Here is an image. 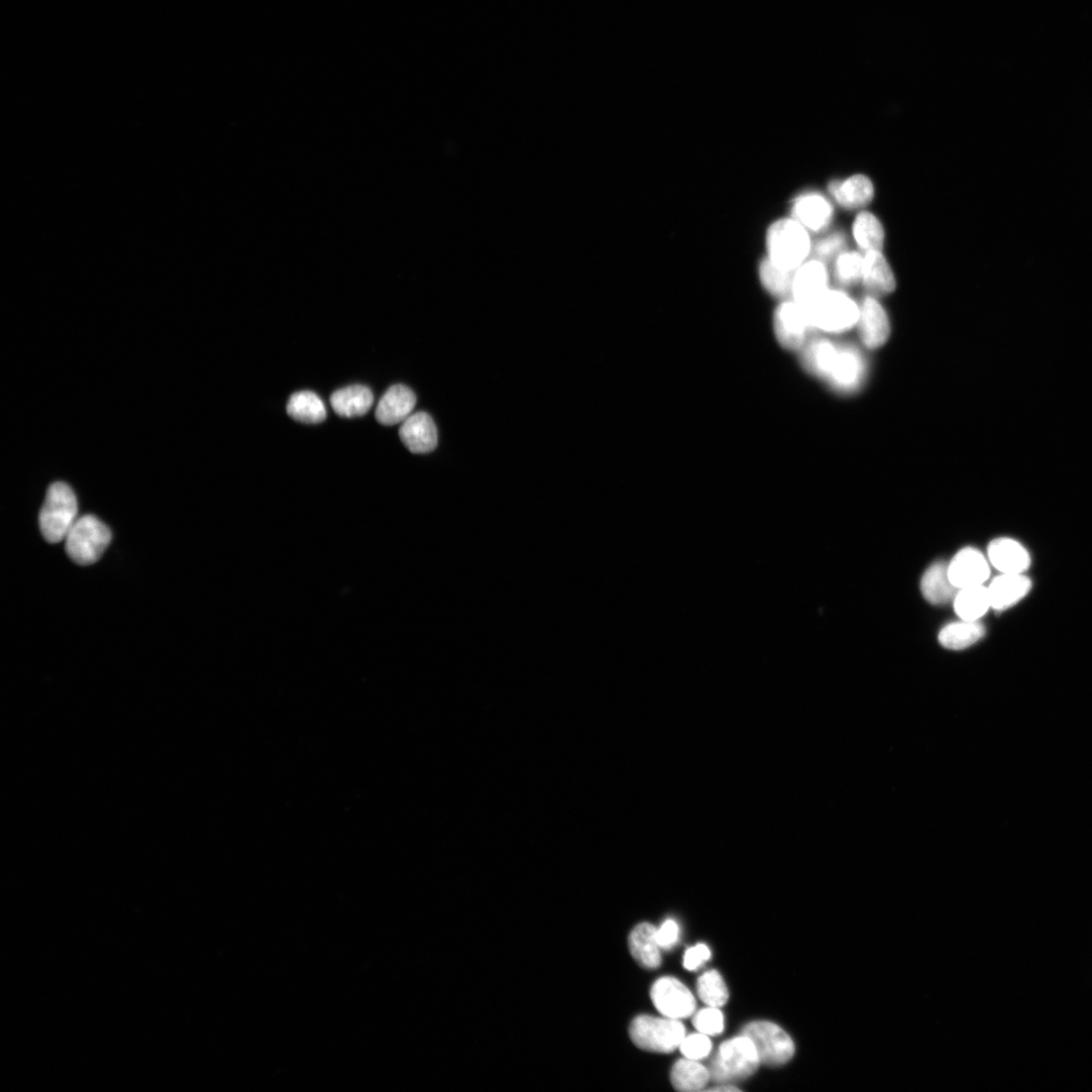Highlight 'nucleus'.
<instances>
[{"instance_id": "7", "label": "nucleus", "mask_w": 1092, "mask_h": 1092, "mask_svg": "<svg viewBox=\"0 0 1092 1092\" xmlns=\"http://www.w3.org/2000/svg\"><path fill=\"white\" fill-rule=\"evenodd\" d=\"M741 1035L751 1040L762 1064L780 1066L794 1056L793 1040L776 1024L752 1022L742 1029Z\"/></svg>"}, {"instance_id": "14", "label": "nucleus", "mask_w": 1092, "mask_h": 1092, "mask_svg": "<svg viewBox=\"0 0 1092 1092\" xmlns=\"http://www.w3.org/2000/svg\"><path fill=\"white\" fill-rule=\"evenodd\" d=\"M830 275L825 262L812 258L793 272L791 300L806 306L829 290Z\"/></svg>"}, {"instance_id": "8", "label": "nucleus", "mask_w": 1092, "mask_h": 1092, "mask_svg": "<svg viewBox=\"0 0 1092 1092\" xmlns=\"http://www.w3.org/2000/svg\"><path fill=\"white\" fill-rule=\"evenodd\" d=\"M804 308L793 300H785L774 314V332L778 343L788 351H801L812 332Z\"/></svg>"}, {"instance_id": "11", "label": "nucleus", "mask_w": 1092, "mask_h": 1092, "mask_svg": "<svg viewBox=\"0 0 1092 1092\" xmlns=\"http://www.w3.org/2000/svg\"><path fill=\"white\" fill-rule=\"evenodd\" d=\"M859 307L858 326L864 346L871 350L883 347L891 336V323L885 308L872 296H866Z\"/></svg>"}, {"instance_id": "37", "label": "nucleus", "mask_w": 1092, "mask_h": 1092, "mask_svg": "<svg viewBox=\"0 0 1092 1092\" xmlns=\"http://www.w3.org/2000/svg\"><path fill=\"white\" fill-rule=\"evenodd\" d=\"M679 939V927L673 920L666 921L662 927L657 930V942L662 949H669L673 947Z\"/></svg>"}, {"instance_id": "10", "label": "nucleus", "mask_w": 1092, "mask_h": 1092, "mask_svg": "<svg viewBox=\"0 0 1092 1092\" xmlns=\"http://www.w3.org/2000/svg\"><path fill=\"white\" fill-rule=\"evenodd\" d=\"M791 216L809 233H821L833 222L834 206L823 193L806 191L792 200Z\"/></svg>"}, {"instance_id": "4", "label": "nucleus", "mask_w": 1092, "mask_h": 1092, "mask_svg": "<svg viewBox=\"0 0 1092 1092\" xmlns=\"http://www.w3.org/2000/svg\"><path fill=\"white\" fill-rule=\"evenodd\" d=\"M78 505L72 489L65 483H55L48 489L40 512V528L50 543L65 540L77 520Z\"/></svg>"}, {"instance_id": "22", "label": "nucleus", "mask_w": 1092, "mask_h": 1092, "mask_svg": "<svg viewBox=\"0 0 1092 1092\" xmlns=\"http://www.w3.org/2000/svg\"><path fill=\"white\" fill-rule=\"evenodd\" d=\"M331 403L339 416L356 418L366 415L371 410L374 395L368 387L355 385L335 392Z\"/></svg>"}, {"instance_id": "13", "label": "nucleus", "mask_w": 1092, "mask_h": 1092, "mask_svg": "<svg viewBox=\"0 0 1092 1092\" xmlns=\"http://www.w3.org/2000/svg\"><path fill=\"white\" fill-rule=\"evenodd\" d=\"M866 376V363L858 350L840 347L828 383L836 391L850 394L862 386Z\"/></svg>"}, {"instance_id": "33", "label": "nucleus", "mask_w": 1092, "mask_h": 1092, "mask_svg": "<svg viewBox=\"0 0 1092 1092\" xmlns=\"http://www.w3.org/2000/svg\"><path fill=\"white\" fill-rule=\"evenodd\" d=\"M846 236L842 232H835L825 236L812 244L811 254L814 258L830 261L841 254L846 247Z\"/></svg>"}, {"instance_id": "1", "label": "nucleus", "mask_w": 1092, "mask_h": 1092, "mask_svg": "<svg viewBox=\"0 0 1092 1092\" xmlns=\"http://www.w3.org/2000/svg\"><path fill=\"white\" fill-rule=\"evenodd\" d=\"M810 233L792 216L770 225L766 234L767 255L776 265L794 271L811 255Z\"/></svg>"}, {"instance_id": "29", "label": "nucleus", "mask_w": 1092, "mask_h": 1092, "mask_svg": "<svg viewBox=\"0 0 1092 1092\" xmlns=\"http://www.w3.org/2000/svg\"><path fill=\"white\" fill-rule=\"evenodd\" d=\"M710 1080L708 1068L698 1063L697 1060L680 1059L671 1071L673 1086L679 1091L702 1090Z\"/></svg>"}, {"instance_id": "24", "label": "nucleus", "mask_w": 1092, "mask_h": 1092, "mask_svg": "<svg viewBox=\"0 0 1092 1092\" xmlns=\"http://www.w3.org/2000/svg\"><path fill=\"white\" fill-rule=\"evenodd\" d=\"M839 348L827 340L812 341L802 350V366L811 375L827 380L833 370Z\"/></svg>"}, {"instance_id": "16", "label": "nucleus", "mask_w": 1092, "mask_h": 1092, "mask_svg": "<svg viewBox=\"0 0 1092 1092\" xmlns=\"http://www.w3.org/2000/svg\"><path fill=\"white\" fill-rule=\"evenodd\" d=\"M989 559L1002 574H1025L1032 559L1025 546L1010 537L993 540L989 546Z\"/></svg>"}, {"instance_id": "31", "label": "nucleus", "mask_w": 1092, "mask_h": 1092, "mask_svg": "<svg viewBox=\"0 0 1092 1092\" xmlns=\"http://www.w3.org/2000/svg\"><path fill=\"white\" fill-rule=\"evenodd\" d=\"M697 992L701 1001L708 1007H723L728 1000L727 988L716 970H710L698 979Z\"/></svg>"}, {"instance_id": "20", "label": "nucleus", "mask_w": 1092, "mask_h": 1092, "mask_svg": "<svg viewBox=\"0 0 1092 1092\" xmlns=\"http://www.w3.org/2000/svg\"><path fill=\"white\" fill-rule=\"evenodd\" d=\"M861 282L869 292L880 296L889 295L896 290L895 274L882 250L865 253Z\"/></svg>"}, {"instance_id": "26", "label": "nucleus", "mask_w": 1092, "mask_h": 1092, "mask_svg": "<svg viewBox=\"0 0 1092 1092\" xmlns=\"http://www.w3.org/2000/svg\"><path fill=\"white\" fill-rule=\"evenodd\" d=\"M954 605L962 620L979 621L992 608L989 589L985 585L960 589Z\"/></svg>"}, {"instance_id": "3", "label": "nucleus", "mask_w": 1092, "mask_h": 1092, "mask_svg": "<svg viewBox=\"0 0 1092 1092\" xmlns=\"http://www.w3.org/2000/svg\"><path fill=\"white\" fill-rule=\"evenodd\" d=\"M759 1058L751 1040L743 1035L723 1042L708 1066L710 1079L727 1084L752 1075Z\"/></svg>"}, {"instance_id": "32", "label": "nucleus", "mask_w": 1092, "mask_h": 1092, "mask_svg": "<svg viewBox=\"0 0 1092 1092\" xmlns=\"http://www.w3.org/2000/svg\"><path fill=\"white\" fill-rule=\"evenodd\" d=\"M863 266V254L844 250L836 257L834 275L840 285L850 287L862 281Z\"/></svg>"}, {"instance_id": "36", "label": "nucleus", "mask_w": 1092, "mask_h": 1092, "mask_svg": "<svg viewBox=\"0 0 1092 1092\" xmlns=\"http://www.w3.org/2000/svg\"><path fill=\"white\" fill-rule=\"evenodd\" d=\"M711 958V952L704 944L688 949L684 956V967L689 971L697 970Z\"/></svg>"}, {"instance_id": "38", "label": "nucleus", "mask_w": 1092, "mask_h": 1092, "mask_svg": "<svg viewBox=\"0 0 1092 1092\" xmlns=\"http://www.w3.org/2000/svg\"><path fill=\"white\" fill-rule=\"evenodd\" d=\"M709 1091H740L739 1088L733 1085L723 1084L722 1086H716L709 1089Z\"/></svg>"}, {"instance_id": "25", "label": "nucleus", "mask_w": 1092, "mask_h": 1092, "mask_svg": "<svg viewBox=\"0 0 1092 1092\" xmlns=\"http://www.w3.org/2000/svg\"><path fill=\"white\" fill-rule=\"evenodd\" d=\"M958 590L951 582L948 566L939 562L930 567L922 579V592L932 604L941 605L955 599Z\"/></svg>"}, {"instance_id": "30", "label": "nucleus", "mask_w": 1092, "mask_h": 1092, "mask_svg": "<svg viewBox=\"0 0 1092 1092\" xmlns=\"http://www.w3.org/2000/svg\"><path fill=\"white\" fill-rule=\"evenodd\" d=\"M291 418L306 424H318L326 419L327 411L318 395L310 391L294 394L287 405Z\"/></svg>"}, {"instance_id": "9", "label": "nucleus", "mask_w": 1092, "mask_h": 1092, "mask_svg": "<svg viewBox=\"0 0 1092 1092\" xmlns=\"http://www.w3.org/2000/svg\"><path fill=\"white\" fill-rule=\"evenodd\" d=\"M650 998L665 1017L682 1020L692 1016L696 1002L692 993L674 977H662L653 983Z\"/></svg>"}, {"instance_id": "5", "label": "nucleus", "mask_w": 1092, "mask_h": 1092, "mask_svg": "<svg viewBox=\"0 0 1092 1092\" xmlns=\"http://www.w3.org/2000/svg\"><path fill=\"white\" fill-rule=\"evenodd\" d=\"M112 541V532L98 518H78L65 538L69 558L80 566L96 563Z\"/></svg>"}, {"instance_id": "12", "label": "nucleus", "mask_w": 1092, "mask_h": 1092, "mask_svg": "<svg viewBox=\"0 0 1092 1092\" xmlns=\"http://www.w3.org/2000/svg\"><path fill=\"white\" fill-rule=\"evenodd\" d=\"M952 584L958 589L981 586L989 580L990 564L980 551L967 548L959 552L948 565Z\"/></svg>"}, {"instance_id": "21", "label": "nucleus", "mask_w": 1092, "mask_h": 1092, "mask_svg": "<svg viewBox=\"0 0 1092 1092\" xmlns=\"http://www.w3.org/2000/svg\"><path fill=\"white\" fill-rule=\"evenodd\" d=\"M629 950L635 961L645 969L658 968L662 963L657 929L643 923L636 926L628 939Z\"/></svg>"}, {"instance_id": "19", "label": "nucleus", "mask_w": 1092, "mask_h": 1092, "mask_svg": "<svg viewBox=\"0 0 1092 1092\" xmlns=\"http://www.w3.org/2000/svg\"><path fill=\"white\" fill-rule=\"evenodd\" d=\"M992 608L1005 611L1022 601L1032 590V581L1025 574H1002L990 585Z\"/></svg>"}, {"instance_id": "28", "label": "nucleus", "mask_w": 1092, "mask_h": 1092, "mask_svg": "<svg viewBox=\"0 0 1092 1092\" xmlns=\"http://www.w3.org/2000/svg\"><path fill=\"white\" fill-rule=\"evenodd\" d=\"M985 635L986 627L979 621L961 620L945 626L939 639L946 648L959 650L975 644Z\"/></svg>"}, {"instance_id": "6", "label": "nucleus", "mask_w": 1092, "mask_h": 1092, "mask_svg": "<svg viewBox=\"0 0 1092 1092\" xmlns=\"http://www.w3.org/2000/svg\"><path fill=\"white\" fill-rule=\"evenodd\" d=\"M629 1035L642 1050L671 1053L680 1047L686 1030L679 1020L638 1016L630 1025Z\"/></svg>"}, {"instance_id": "23", "label": "nucleus", "mask_w": 1092, "mask_h": 1092, "mask_svg": "<svg viewBox=\"0 0 1092 1092\" xmlns=\"http://www.w3.org/2000/svg\"><path fill=\"white\" fill-rule=\"evenodd\" d=\"M853 237L858 247L866 253L884 248L886 231L876 214L864 210L855 217Z\"/></svg>"}, {"instance_id": "34", "label": "nucleus", "mask_w": 1092, "mask_h": 1092, "mask_svg": "<svg viewBox=\"0 0 1092 1092\" xmlns=\"http://www.w3.org/2000/svg\"><path fill=\"white\" fill-rule=\"evenodd\" d=\"M693 1025L704 1035L717 1036L724 1030V1018L718 1008L709 1007L696 1014Z\"/></svg>"}, {"instance_id": "2", "label": "nucleus", "mask_w": 1092, "mask_h": 1092, "mask_svg": "<svg viewBox=\"0 0 1092 1092\" xmlns=\"http://www.w3.org/2000/svg\"><path fill=\"white\" fill-rule=\"evenodd\" d=\"M802 307L813 331L840 334L858 324L860 307L842 291L829 289L812 303Z\"/></svg>"}, {"instance_id": "27", "label": "nucleus", "mask_w": 1092, "mask_h": 1092, "mask_svg": "<svg viewBox=\"0 0 1092 1092\" xmlns=\"http://www.w3.org/2000/svg\"><path fill=\"white\" fill-rule=\"evenodd\" d=\"M793 272L776 265L766 256L761 258L757 266L762 288L782 300H791Z\"/></svg>"}, {"instance_id": "35", "label": "nucleus", "mask_w": 1092, "mask_h": 1092, "mask_svg": "<svg viewBox=\"0 0 1092 1092\" xmlns=\"http://www.w3.org/2000/svg\"><path fill=\"white\" fill-rule=\"evenodd\" d=\"M679 1048L686 1058L698 1061L709 1055L712 1043L707 1035L692 1034L685 1036Z\"/></svg>"}, {"instance_id": "15", "label": "nucleus", "mask_w": 1092, "mask_h": 1092, "mask_svg": "<svg viewBox=\"0 0 1092 1092\" xmlns=\"http://www.w3.org/2000/svg\"><path fill=\"white\" fill-rule=\"evenodd\" d=\"M399 434L405 447L416 455L433 452L439 443L436 425L432 417L425 412H418L407 418Z\"/></svg>"}, {"instance_id": "17", "label": "nucleus", "mask_w": 1092, "mask_h": 1092, "mask_svg": "<svg viewBox=\"0 0 1092 1092\" xmlns=\"http://www.w3.org/2000/svg\"><path fill=\"white\" fill-rule=\"evenodd\" d=\"M828 188L834 199L847 209L866 206L873 200L876 193L871 179L863 174L832 180Z\"/></svg>"}, {"instance_id": "18", "label": "nucleus", "mask_w": 1092, "mask_h": 1092, "mask_svg": "<svg viewBox=\"0 0 1092 1092\" xmlns=\"http://www.w3.org/2000/svg\"><path fill=\"white\" fill-rule=\"evenodd\" d=\"M416 402V396L410 388L395 385L382 397L376 410V418L386 426L399 424L412 415Z\"/></svg>"}]
</instances>
